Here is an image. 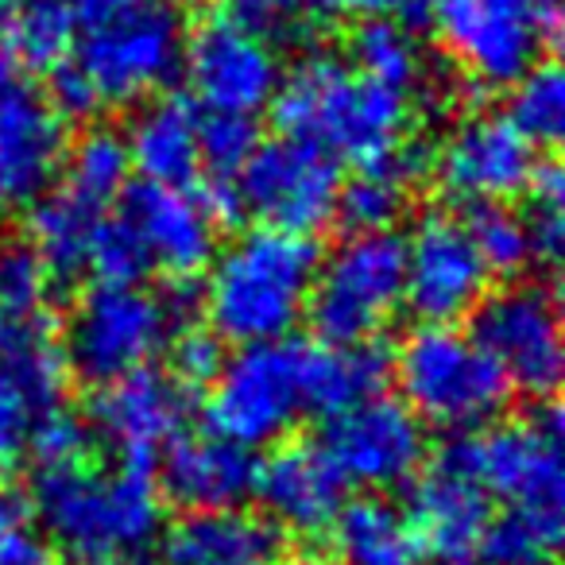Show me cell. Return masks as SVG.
Instances as JSON below:
<instances>
[{"label": "cell", "mask_w": 565, "mask_h": 565, "mask_svg": "<svg viewBox=\"0 0 565 565\" xmlns=\"http://www.w3.org/2000/svg\"><path fill=\"white\" fill-rule=\"evenodd\" d=\"M71 125L24 66L0 55V210H28L63 174Z\"/></svg>", "instance_id": "4fadbf2b"}, {"label": "cell", "mask_w": 565, "mask_h": 565, "mask_svg": "<svg viewBox=\"0 0 565 565\" xmlns=\"http://www.w3.org/2000/svg\"><path fill=\"white\" fill-rule=\"evenodd\" d=\"M322 449L345 484L387 492L423 472L426 426L403 399L380 392L333 415Z\"/></svg>", "instance_id": "5bb4252c"}, {"label": "cell", "mask_w": 565, "mask_h": 565, "mask_svg": "<svg viewBox=\"0 0 565 565\" xmlns=\"http://www.w3.org/2000/svg\"><path fill=\"white\" fill-rule=\"evenodd\" d=\"M198 125L202 117H198L194 102L151 97L125 132L132 171H140L143 182H159V186H190L194 174L202 171Z\"/></svg>", "instance_id": "cb8c5ba5"}, {"label": "cell", "mask_w": 565, "mask_h": 565, "mask_svg": "<svg viewBox=\"0 0 565 565\" xmlns=\"http://www.w3.org/2000/svg\"><path fill=\"white\" fill-rule=\"evenodd\" d=\"M182 295L148 291L143 282H94L66 322V364L97 387L148 369L182 326Z\"/></svg>", "instance_id": "5b68a950"}, {"label": "cell", "mask_w": 565, "mask_h": 565, "mask_svg": "<svg viewBox=\"0 0 565 565\" xmlns=\"http://www.w3.org/2000/svg\"><path fill=\"white\" fill-rule=\"evenodd\" d=\"M259 148L256 117L241 113H210L198 125V159L210 171V179H236L241 167Z\"/></svg>", "instance_id": "f35d334b"}, {"label": "cell", "mask_w": 565, "mask_h": 565, "mask_svg": "<svg viewBox=\"0 0 565 565\" xmlns=\"http://www.w3.org/2000/svg\"><path fill=\"white\" fill-rule=\"evenodd\" d=\"M35 511L51 542L89 562L140 557L163 531V495L148 469L102 472L86 461L71 469L40 472Z\"/></svg>", "instance_id": "3957f363"}, {"label": "cell", "mask_w": 565, "mask_h": 565, "mask_svg": "<svg viewBox=\"0 0 565 565\" xmlns=\"http://www.w3.org/2000/svg\"><path fill=\"white\" fill-rule=\"evenodd\" d=\"M0 32H4V0H0Z\"/></svg>", "instance_id": "f907efd6"}, {"label": "cell", "mask_w": 565, "mask_h": 565, "mask_svg": "<svg viewBox=\"0 0 565 565\" xmlns=\"http://www.w3.org/2000/svg\"><path fill=\"white\" fill-rule=\"evenodd\" d=\"M508 120L534 143L554 148L565 132V78L554 63H534L511 82Z\"/></svg>", "instance_id": "836d02e7"}, {"label": "cell", "mask_w": 565, "mask_h": 565, "mask_svg": "<svg viewBox=\"0 0 565 565\" xmlns=\"http://www.w3.org/2000/svg\"><path fill=\"white\" fill-rule=\"evenodd\" d=\"M55 275L28 241L0 244V318H43Z\"/></svg>", "instance_id": "d590c367"}, {"label": "cell", "mask_w": 565, "mask_h": 565, "mask_svg": "<svg viewBox=\"0 0 565 565\" xmlns=\"http://www.w3.org/2000/svg\"><path fill=\"white\" fill-rule=\"evenodd\" d=\"M9 58L32 71H55L71 63L78 47V12L71 0H20L17 12L4 17Z\"/></svg>", "instance_id": "f546056e"}, {"label": "cell", "mask_w": 565, "mask_h": 565, "mask_svg": "<svg viewBox=\"0 0 565 565\" xmlns=\"http://www.w3.org/2000/svg\"><path fill=\"white\" fill-rule=\"evenodd\" d=\"M392 376V364L372 341L364 345H326L302 341V392L307 415L333 418L353 403L380 395Z\"/></svg>", "instance_id": "d4e9b609"}, {"label": "cell", "mask_w": 565, "mask_h": 565, "mask_svg": "<svg viewBox=\"0 0 565 565\" xmlns=\"http://www.w3.org/2000/svg\"><path fill=\"white\" fill-rule=\"evenodd\" d=\"M341 182L345 179L338 159L291 136H279V140H259V148L236 174V194L244 217L315 236L338 213Z\"/></svg>", "instance_id": "7c38bea8"}, {"label": "cell", "mask_w": 565, "mask_h": 565, "mask_svg": "<svg viewBox=\"0 0 565 565\" xmlns=\"http://www.w3.org/2000/svg\"><path fill=\"white\" fill-rule=\"evenodd\" d=\"M349 58H353L349 66L356 74L395 89V94L411 97V89L423 86L426 66H423V51L415 43V32L392 17L364 20L353 32V40H349Z\"/></svg>", "instance_id": "1f68e13d"}, {"label": "cell", "mask_w": 565, "mask_h": 565, "mask_svg": "<svg viewBox=\"0 0 565 565\" xmlns=\"http://www.w3.org/2000/svg\"><path fill=\"white\" fill-rule=\"evenodd\" d=\"M182 71L198 105L241 117H259L282 78L271 43L241 28L228 12L205 17L182 40Z\"/></svg>", "instance_id": "9a60e30c"}, {"label": "cell", "mask_w": 565, "mask_h": 565, "mask_svg": "<svg viewBox=\"0 0 565 565\" xmlns=\"http://www.w3.org/2000/svg\"><path fill=\"white\" fill-rule=\"evenodd\" d=\"M469 241L477 248L480 264L488 267V275H519L531 264V233H526V217L519 210H511L508 202H488V205H469Z\"/></svg>", "instance_id": "e575fe53"}, {"label": "cell", "mask_w": 565, "mask_h": 565, "mask_svg": "<svg viewBox=\"0 0 565 565\" xmlns=\"http://www.w3.org/2000/svg\"><path fill=\"white\" fill-rule=\"evenodd\" d=\"M523 194H531V213L526 217V233H531V256L554 267L565 248V179L557 163H539L526 182Z\"/></svg>", "instance_id": "74e56055"}, {"label": "cell", "mask_w": 565, "mask_h": 565, "mask_svg": "<svg viewBox=\"0 0 565 565\" xmlns=\"http://www.w3.org/2000/svg\"><path fill=\"white\" fill-rule=\"evenodd\" d=\"M182 20L167 4L120 12L102 24H89L78 43V71L94 86L102 109H125L156 97L182 71Z\"/></svg>", "instance_id": "30bf717a"}, {"label": "cell", "mask_w": 565, "mask_h": 565, "mask_svg": "<svg viewBox=\"0 0 565 565\" xmlns=\"http://www.w3.org/2000/svg\"><path fill=\"white\" fill-rule=\"evenodd\" d=\"M423 174V151L415 143L399 148L395 156L380 159V163L356 167L349 182H341L338 213L333 217L349 228V233H380L399 221L407 210V190L411 182Z\"/></svg>", "instance_id": "4316f807"}, {"label": "cell", "mask_w": 565, "mask_h": 565, "mask_svg": "<svg viewBox=\"0 0 565 565\" xmlns=\"http://www.w3.org/2000/svg\"><path fill=\"white\" fill-rule=\"evenodd\" d=\"M0 565H55V542L32 495L12 484H0Z\"/></svg>", "instance_id": "8d00e7d4"}, {"label": "cell", "mask_w": 565, "mask_h": 565, "mask_svg": "<svg viewBox=\"0 0 565 565\" xmlns=\"http://www.w3.org/2000/svg\"><path fill=\"white\" fill-rule=\"evenodd\" d=\"M86 271H94L97 282H140L151 271L140 236L125 217H105V213L97 217L86 252Z\"/></svg>", "instance_id": "60d3db41"}, {"label": "cell", "mask_w": 565, "mask_h": 565, "mask_svg": "<svg viewBox=\"0 0 565 565\" xmlns=\"http://www.w3.org/2000/svg\"><path fill=\"white\" fill-rule=\"evenodd\" d=\"M267 109L282 136L356 167L380 163L411 143L407 94L369 82L345 58L326 51H315L282 74Z\"/></svg>", "instance_id": "6da1fadb"}, {"label": "cell", "mask_w": 565, "mask_h": 565, "mask_svg": "<svg viewBox=\"0 0 565 565\" xmlns=\"http://www.w3.org/2000/svg\"><path fill=\"white\" fill-rule=\"evenodd\" d=\"M256 449H244L217 434L174 438L159 465V495L182 511L241 508L256 488Z\"/></svg>", "instance_id": "7402d4cb"}, {"label": "cell", "mask_w": 565, "mask_h": 565, "mask_svg": "<svg viewBox=\"0 0 565 565\" xmlns=\"http://www.w3.org/2000/svg\"><path fill=\"white\" fill-rule=\"evenodd\" d=\"M74 565H113V562H89V557H74Z\"/></svg>", "instance_id": "681fc988"}, {"label": "cell", "mask_w": 565, "mask_h": 565, "mask_svg": "<svg viewBox=\"0 0 565 565\" xmlns=\"http://www.w3.org/2000/svg\"><path fill=\"white\" fill-rule=\"evenodd\" d=\"M403 307L423 322H457L488 295V267L480 264L469 228L454 213H426L403 241Z\"/></svg>", "instance_id": "2e32d148"}, {"label": "cell", "mask_w": 565, "mask_h": 565, "mask_svg": "<svg viewBox=\"0 0 565 565\" xmlns=\"http://www.w3.org/2000/svg\"><path fill=\"white\" fill-rule=\"evenodd\" d=\"M190 418V395L174 376L156 369L128 372L102 384L89 407V430L117 449L120 465L151 469L156 457L182 434Z\"/></svg>", "instance_id": "ac0fdd59"}, {"label": "cell", "mask_w": 565, "mask_h": 565, "mask_svg": "<svg viewBox=\"0 0 565 565\" xmlns=\"http://www.w3.org/2000/svg\"><path fill=\"white\" fill-rule=\"evenodd\" d=\"M120 198H125L120 217L140 236L151 271H163L171 282L186 287L213 264L221 225L205 210L202 194H190L186 186L140 182V186H128Z\"/></svg>", "instance_id": "d6986e66"}, {"label": "cell", "mask_w": 565, "mask_h": 565, "mask_svg": "<svg viewBox=\"0 0 565 565\" xmlns=\"http://www.w3.org/2000/svg\"><path fill=\"white\" fill-rule=\"evenodd\" d=\"M534 167L539 148L511 125L508 113H472L441 140L434 174L446 198L488 205L523 194Z\"/></svg>", "instance_id": "e0dca14e"}, {"label": "cell", "mask_w": 565, "mask_h": 565, "mask_svg": "<svg viewBox=\"0 0 565 565\" xmlns=\"http://www.w3.org/2000/svg\"><path fill=\"white\" fill-rule=\"evenodd\" d=\"M307 17H330V20H380L395 17L399 0H302Z\"/></svg>", "instance_id": "bcb514c9"}, {"label": "cell", "mask_w": 565, "mask_h": 565, "mask_svg": "<svg viewBox=\"0 0 565 565\" xmlns=\"http://www.w3.org/2000/svg\"><path fill=\"white\" fill-rule=\"evenodd\" d=\"M407 515L423 542V554L441 565H469L492 519V495L438 454L430 469L415 477Z\"/></svg>", "instance_id": "ffe728a7"}, {"label": "cell", "mask_w": 565, "mask_h": 565, "mask_svg": "<svg viewBox=\"0 0 565 565\" xmlns=\"http://www.w3.org/2000/svg\"><path fill=\"white\" fill-rule=\"evenodd\" d=\"M446 55L480 86H511L562 35V0H430Z\"/></svg>", "instance_id": "9c48e42d"}, {"label": "cell", "mask_w": 565, "mask_h": 565, "mask_svg": "<svg viewBox=\"0 0 565 565\" xmlns=\"http://www.w3.org/2000/svg\"><path fill=\"white\" fill-rule=\"evenodd\" d=\"M0 364L24 387L40 415L63 407L71 364H66L63 341L51 333L43 318H0Z\"/></svg>", "instance_id": "83f0119b"}, {"label": "cell", "mask_w": 565, "mask_h": 565, "mask_svg": "<svg viewBox=\"0 0 565 565\" xmlns=\"http://www.w3.org/2000/svg\"><path fill=\"white\" fill-rule=\"evenodd\" d=\"M341 565H418L423 542L411 515L384 495H361L341 503L330 523Z\"/></svg>", "instance_id": "484cf974"}, {"label": "cell", "mask_w": 565, "mask_h": 565, "mask_svg": "<svg viewBox=\"0 0 565 565\" xmlns=\"http://www.w3.org/2000/svg\"><path fill=\"white\" fill-rule=\"evenodd\" d=\"M167 565H271L279 554V526L241 508L186 511L167 531Z\"/></svg>", "instance_id": "603a6c76"}, {"label": "cell", "mask_w": 565, "mask_h": 565, "mask_svg": "<svg viewBox=\"0 0 565 565\" xmlns=\"http://www.w3.org/2000/svg\"><path fill=\"white\" fill-rule=\"evenodd\" d=\"M63 190L86 202L89 210L105 213L132 182V159L128 143L113 128H89L66 148L63 159Z\"/></svg>", "instance_id": "4dcf8cb0"}, {"label": "cell", "mask_w": 565, "mask_h": 565, "mask_svg": "<svg viewBox=\"0 0 565 565\" xmlns=\"http://www.w3.org/2000/svg\"><path fill=\"white\" fill-rule=\"evenodd\" d=\"M407 248L395 228L349 233L318 259L307 318L326 345H364L387 330L403 307Z\"/></svg>", "instance_id": "52a82bcc"}, {"label": "cell", "mask_w": 565, "mask_h": 565, "mask_svg": "<svg viewBox=\"0 0 565 565\" xmlns=\"http://www.w3.org/2000/svg\"><path fill=\"white\" fill-rule=\"evenodd\" d=\"M287 565H341L333 557H322V554H302V557H291Z\"/></svg>", "instance_id": "c3c4849f"}, {"label": "cell", "mask_w": 565, "mask_h": 565, "mask_svg": "<svg viewBox=\"0 0 565 565\" xmlns=\"http://www.w3.org/2000/svg\"><path fill=\"white\" fill-rule=\"evenodd\" d=\"M322 248L315 236L256 225L228 241L205 267V322L228 345L291 338L307 318Z\"/></svg>", "instance_id": "7a4b0ae2"}, {"label": "cell", "mask_w": 565, "mask_h": 565, "mask_svg": "<svg viewBox=\"0 0 565 565\" xmlns=\"http://www.w3.org/2000/svg\"><path fill=\"white\" fill-rule=\"evenodd\" d=\"M167 356H171V376L182 387H210V380L225 364V341L210 330V326H179L167 341Z\"/></svg>", "instance_id": "b9f144b4"}, {"label": "cell", "mask_w": 565, "mask_h": 565, "mask_svg": "<svg viewBox=\"0 0 565 565\" xmlns=\"http://www.w3.org/2000/svg\"><path fill=\"white\" fill-rule=\"evenodd\" d=\"M102 213L89 210L66 190H47L40 202L28 205V244L40 252L55 279H74L86 271L89 236Z\"/></svg>", "instance_id": "f1b7e54d"}, {"label": "cell", "mask_w": 565, "mask_h": 565, "mask_svg": "<svg viewBox=\"0 0 565 565\" xmlns=\"http://www.w3.org/2000/svg\"><path fill=\"white\" fill-rule=\"evenodd\" d=\"M392 376L418 423L441 426L449 434L492 426L515 395L492 356L454 322L415 326L395 349Z\"/></svg>", "instance_id": "277c9868"}, {"label": "cell", "mask_w": 565, "mask_h": 565, "mask_svg": "<svg viewBox=\"0 0 565 565\" xmlns=\"http://www.w3.org/2000/svg\"><path fill=\"white\" fill-rule=\"evenodd\" d=\"M94 449V430L86 418H78L66 407H51L35 418L32 434H28V454L40 465V472L71 469L82 465Z\"/></svg>", "instance_id": "ab89813d"}, {"label": "cell", "mask_w": 565, "mask_h": 565, "mask_svg": "<svg viewBox=\"0 0 565 565\" xmlns=\"http://www.w3.org/2000/svg\"><path fill=\"white\" fill-rule=\"evenodd\" d=\"M345 488L349 484L333 469L322 446H307V441L287 446V441H279L271 457L259 461L252 492L264 503L267 523L310 539L318 531H330L333 515L345 503Z\"/></svg>", "instance_id": "44dd1931"}, {"label": "cell", "mask_w": 565, "mask_h": 565, "mask_svg": "<svg viewBox=\"0 0 565 565\" xmlns=\"http://www.w3.org/2000/svg\"><path fill=\"white\" fill-rule=\"evenodd\" d=\"M35 418H40L35 403L0 364V469H12L28 454V434H32Z\"/></svg>", "instance_id": "ee69618b"}, {"label": "cell", "mask_w": 565, "mask_h": 565, "mask_svg": "<svg viewBox=\"0 0 565 565\" xmlns=\"http://www.w3.org/2000/svg\"><path fill=\"white\" fill-rule=\"evenodd\" d=\"M51 105L58 109V117L71 125V120H89L102 113V102H97L94 86L86 82V74L78 71L74 63H63L55 66V78H51V89H47Z\"/></svg>", "instance_id": "f6af8a7d"}, {"label": "cell", "mask_w": 565, "mask_h": 565, "mask_svg": "<svg viewBox=\"0 0 565 565\" xmlns=\"http://www.w3.org/2000/svg\"><path fill=\"white\" fill-rule=\"evenodd\" d=\"M472 341L495 361L515 392L554 399L565 372L562 310L542 282H508L472 310Z\"/></svg>", "instance_id": "8fae6325"}, {"label": "cell", "mask_w": 565, "mask_h": 565, "mask_svg": "<svg viewBox=\"0 0 565 565\" xmlns=\"http://www.w3.org/2000/svg\"><path fill=\"white\" fill-rule=\"evenodd\" d=\"M307 415L302 341L241 345L205 387V426L244 449L279 446Z\"/></svg>", "instance_id": "ba28073f"}, {"label": "cell", "mask_w": 565, "mask_h": 565, "mask_svg": "<svg viewBox=\"0 0 565 565\" xmlns=\"http://www.w3.org/2000/svg\"><path fill=\"white\" fill-rule=\"evenodd\" d=\"M4 4H9V0H4Z\"/></svg>", "instance_id": "816d5d0a"}, {"label": "cell", "mask_w": 565, "mask_h": 565, "mask_svg": "<svg viewBox=\"0 0 565 565\" xmlns=\"http://www.w3.org/2000/svg\"><path fill=\"white\" fill-rule=\"evenodd\" d=\"M78 20H89V24H102L109 17H120V12H132V9H143L151 0H71Z\"/></svg>", "instance_id": "7dc6e473"}, {"label": "cell", "mask_w": 565, "mask_h": 565, "mask_svg": "<svg viewBox=\"0 0 565 565\" xmlns=\"http://www.w3.org/2000/svg\"><path fill=\"white\" fill-rule=\"evenodd\" d=\"M228 17L241 28H248L252 35L275 43H291L307 28V9L302 0H228Z\"/></svg>", "instance_id": "7bdbcfd3"}, {"label": "cell", "mask_w": 565, "mask_h": 565, "mask_svg": "<svg viewBox=\"0 0 565 565\" xmlns=\"http://www.w3.org/2000/svg\"><path fill=\"white\" fill-rule=\"evenodd\" d=\"M441 457L469 472L488 495L503 500L508 508L562 519V411L554 407V399H546L519 423H492L469 434H454Z\"/></svg>", "instance_id": "8992f818"}, {"label": "cell", "mask_w": 565, "mask_h": 565, "mask_svg": "<svg viewBox=\"0 0 565 565\" xmlns=\"http://www.w3.org/2000/svg\"><path fill=\"white\" fill-rule=\"evenodd\" d=\"M562 546V519L508 508L484 526L477 557L484 565H554Z\"/></svg>", "instance_id": "d6a6232c"}]
</instances>
